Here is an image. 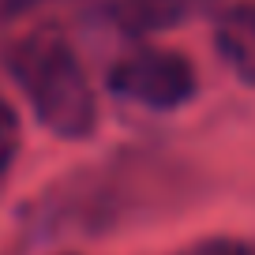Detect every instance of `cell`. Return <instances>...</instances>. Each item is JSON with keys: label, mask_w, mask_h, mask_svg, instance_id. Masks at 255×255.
<instances>
[{"label": "cell", "mask_w": 255, "mask_h": 255, "mask_svg": "<svg viewBox=\"0 0 255 255\" xmlns=\"http://www.w3.org/2000/svg\"><path fill=\"white\" fill-rule=\"evenodd\" d=\"M109 90L135 105L169 113V109L188 105L199 90V83H195V68L184 53L143 45V49L124 53L109 68Z\"/></svg>", "instance_id": "2"}, {"label": "cell", "mask_w": 255, "mask_h": 255, "mask_svg": "<svg viewBox=\"0 0 255 255\" xmlns=\"http://www.w3.org/2000/svg\"><path fill=\"white\" fill-rule=\"evenodd\" d=\"M8 72L34 117L60 139H87L98 128V94L64 30L34 26L8 49Z\"/></svg>", "instance_id": "1"}, {"label": "cell", "mask_w": 255, "mask_h": 255, "mask_svg": "<svg viewBox=\"0 0 255 255\" xmlns=\"http://www.w3.org/2000/svg\"><path fill=\"white\" fill-rule=\"evenodd\" d=\"M38 0H0V19H11V15H19V11H26V8H34Z\"/></svg>", "instance_id": "7"}, {"label": "cell", "mask_w": 255, "mask_h": 255, "mask_svg": "<svg viewBox=\"0 0 255 255\" xmlns=\"http://www.w3.org/2000/svg\"><path fill=\"white\" fill-rule=\"evenodd\" d=\"M180 255H252L240 240H225V237H214V240H199V244L184 248Z\"/></svg>", "instance_id": "6"}, {"label": "cell", "mask_w": 255, "mask_h": 255, "mask_svg": "<svg viewBox=\"0 0 255 255\" xmlns=\"http://www.w3.org/2000/svg\"><path fill=\"white\" fill-rule=\"evenodd\" d=\"M210 8V0H113V23L128 34H158Z\"/></svg>", "instance_id": "4"}, {"label": "cell", "mask_w": 255, "mask_h": 255, "mask_svg": "<svg viewBox=\"0 0 255 255\" xmlns=\"http://www.w3.org/2000/svg\"><path fill=\"white\" fill-rule=\"evenodd\" d=\"M214 49L240 83L255 87V0H233L218 11Z\"/></svg>", "instance_id": "3"}, {"label": "cell", "mask_w": 255, "mask_h": 255, "mask_svg": "<svg viewBox=\"0 0 255 255\" xmlns=\"http://www.w3.org/2000/svg\"><path fill=\"white\" fill-rule=\"evenodd\" d=\"M15 154H19V117H15V109L0 98V176L11 169Z\"/></svg>", "instance_id": "5"}]
</instances>
